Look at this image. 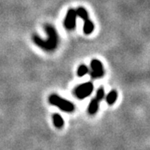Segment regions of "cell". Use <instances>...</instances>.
Returning a JSON list of instances; mask_svg holds the SVG:
<instances>
[{"label":"cell","mask_w":150,"mask_h":150,"mask_svg":"<svg viewBox=\"0 0 150 150\" xmlns=\"http://www.w3.org/2000/svg\"><path fill=\"white\" fill-rule=\"evenodd\" d=\"M45 32L48 35L47 39H43L38 35H33V41L38 48L46 52H53L58 48L59 43V34L56 28L51 24H46L44 26Z\"/></svg>","instance_id":"cell-1"},{"label":"cell","mask_w":150,"mask_h":150,"mask_svg":"<svg viewBox=\"0 0 150 150\" xmlns=\"http://www.w3.org/2000/svg\"><path fill=\"white\" fill-rule=\"evenodd\" d=\"M48 102L50 104L59 108L65 112H73L75 110V105L72 102L60 97L58 94L53 93L48 97Z\"/></svg>","instance_id":"cell-2"},{"label":"cell","mask_w":150,"mask_h":150,"mask_svg":"<svg viewBox=\"0 0 150 150\" xmlns=\"http://www.w3.org/2000/svg\"><path fill=\"white\" fill-rule=\"evenodd\" d=\"M76 13H77V17L81 18L84 22V23H83V33L87 35L91 34L94 30V24L89 19L88 11L86 10L83 7H79L76 9Z\"/></svg>","instance_id":"cell-3"},{"label":"cell","mask_w":150,"mask_h":150,"mask_svg":"<svg viewBox=\"0 0 150 150\" xmlns=\"http://www.w3.org/2000/svg\"><path fill=\"white\" fill-rule=\"evenodd\" d=\"M93 91V84L91 82H87L84 83H82L78 87H76L74 91V93L78 99H84L87 97L91 95Z\"/></svg>","instance_id":"cell-4"},{"label":"cell","mask_w":150,"mask_h":150,"mask_svg":"<svg viewBox=\"0 0 150 150\" xmlns=\"http://www.w3.org/2000/svg\"><path fill=\"white\" fill-rule=\"evenodd\" d=\"M91 77L94 79H101L104 75V69L101 61L98 59H93L91 61Z\"/></svg>","instance_id":"cell-5"},{"label":"cell","mask_w":150,"mask_h":150,"mask_svg":"<svg viewBox=\"0 0 150 150\" xmlns=\"http://www.w3.org/2000/svg\"><path fill=\"white\" fill-rule=\"evenodd\" d=\"M76 19H77V13L76 9L69 8L65 16L64 21V26L68 30H74L76 28Z\"/></svg>","instance_id":"cell-6"},{"label":"cell","mask_w":150,"mask_h":150,"mask_svg":"<svg viewBox=\"0 0 150 150\" xmlns=\"http://www.w3.org/2000/svg\"><path fill=\"white\" fill-rule=\"evenodd\" d=\"M99 108V101L96 98H93L88 107V112L89 115H94L96 114L97 112L98 111Z\"/></svg>","instance_id":"cell-7"},{"label":"cell","mask_w":150,"mask_h":150,"mask_svg":"<svg viewBox=\"0 0 150 150\" xmlns=\"http://www.w3.org/2000/svg\"><path fill=\"white\" fill-rule=\"evenodd\" d=\"M53 118V123H54V127L56 129H62L64 125V120L62 118V116L59 114V113H54L52 116Z\"/></svg>","instance_id":"cell-8"},{"label":"cell","mask_w":150,"mask_h":150,"mask_svg":"<svg viewBox=\"0 0 150 150\" xmlns=\"http://www.w3.org/2000/svg\"><path fill=\"white\" fill-rule=\"evenodd\" d=\"M118 99V93L116 90H111L106 96V102L108 105H113Z\"/></svg>","instance_id":"cell-9"},{"label":"cell","mask_w":150,"mask_h":150,"mask_svg":"<svg viewBox=\"0 0 150 150\" xmlns=\"http://www.w3.org/2000/svg\"><path fill=\"white\" fill-rule=\"evenodd\" d=\"M88 73V69L85 64H81L80 66H79L78 70H77V75L79 77H83Z\"/></svg>","instance_id":"cell-10"},{"label":"cell","mask_w":150,"mask_h":150,"mask_svg":"<svg viewBox=\"0 0 150 150\" xmlns=\"http://www.w3.org/2000/svg\"><path fill=\"white\" fill-rule=\"evenodd\" d=\"M104 95H105V93H104V88H103V87H100V88H98V90H97L96 96H95V98H96L100 102V101H102L103 99Z\"/></svg>","instance_id":"cell-11"}]
</instances>
